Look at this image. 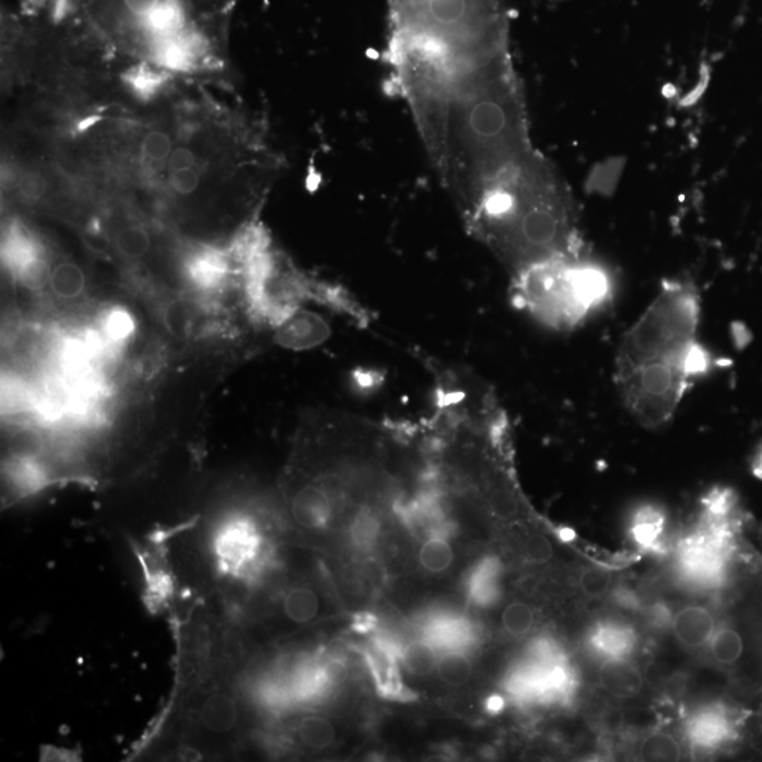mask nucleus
<instances>
[{"instance_id": "nucleus-7", "label": "nucleus", "mask_w": 762, "mask_h": 762, "mask_svg": "<svg viewBox=\"0 0 762 762\" xmlns=\"http://www.w3.org/2000/svg\"><path fill=\"white\" fill-rule=\"evenodd\" d=\"M198 723L207 733H232L239 723L236 699L222 690H212L198 708Z\"/></svg>"}, {"instance_id": "nucleus-15", "label": "nucleus", "mask_w": 762, "mask_h": 762, "mask_svg": "<svg viewBox=\"0 0 762 762\" xmlns=\"http://www.w3.org/2000/svg\"><path fill=\"white\" fill-rule=\"evenodd\" d=\"M298 737L304 746L313 749H323L333 744L336 731L328 719L306 716L298 724Z\"/></svg>"}, {"instance_id": "nucleus-24", "label": "nucleus", "mask_w": 762, "mask_h": 762, "mask_svg": "<svg viewBox=\"0 0 762 762\" xmlns=\"http://www.w3.org/2000/svg\"><path fill=\"white\" fill-rule=\"evenodd\" d=\"M380 523L376 516L367 508H361L351 526L352 538L361 545L373 543L379 535Z\"/></svg>"}, {"instance_id": "nucleus-3", "label": "nucleus", "mask_w": 762, "mask_h": 762, "mask_svg": "<svg viewBox=\"0 0 762 762\" xmlns=\"http://www.w3.org/2000/svg\"><path fill=\"white\" fill-rule=\"evenodd\" d=\"M606 272L584 256L558 260L511 281L513 301L538 323L574 331L609 301Z\"/></svg>"}, {"instance_id": "nucleus-30", "label": "nucleus", "mask_w": 762, "mask_h": 762, "mask_svg": "<svg viewBox=\"0 0 762 762\" xmlns=\"http://www.w3.org/2000/svg\"><path fill=\"white\" fill-rule=\"evenodd\" d=\"M159 60L171 70H186L189 64V50L186 45L171 43L159 50Z\"/></svg>"}, {"instance_id": "nucleus-11", "label": "nucleus", "mask_w": 762, "mask_h": 762, "mask_svg": "<svg viewBox=\"0 0 762 762\" xmlns=\"http://www.w3.org/2000/svg\"><path fill=\"white\" fill-rule=\"evenodd\" d=\"M665 517L654 508H642L632 521V534L637 545L645 551H655L662 538Z\"/></svg>"}, {"instance_id": "nucleus-27", "label": "nucleus", "mask_w": 762, "mask_h": 762, "mask_svg": "<svg viewBox=\"0 0 762 762\" xmlns=\"http://www.w3.org/2000/svg\"><path fill=\"white\" fill-rule=\"evenodd\" d=\"M524 554H526V561L530 564H543L552 558L554 548H552L551 543L545 535L534 534V535L526 538Z\"/></svg>"}, {"instance_id": "nucleus-8", "label": "nucleus", "mask_w": 762, "mask_h": 762, "mask_svg": "<svg viewBox=\"0 0 762 762\" xmlns=\"http://www.w3.org/2000/svg\"><path fill=\"white\" fill-rule=\"evenodd\" d=\"M599 683L617 699H632L641 692V672L627 658H609L599 670Z\"/></svg>"}, {"instance_id": "nucleus-29", "label": "nucleus", "mask_w": 762, "mask_h": 762, "mask_svg": "<svg viewBox=\"0 0 762 762\" xmlns=\"http://www.w3.org/2000/svg\"><path fill=\"white\" fill-rule=\"evenodd\" d=\"M133 331V321L125 311H113L106 316L105 332L113 341H123Z\"/></svg>"}, {"instance_id": "nucleus-33", "label": "nucleus", "mask_w": 762, "mask_h": 762, "mask_svg": "<svg viewBox=\"0 0 762 762\" xmlns=\"http://www.w3.org/2000/svg\"><path fill=\"white\" fill-rule=\"evenodd\" d=\"M195 163H197V157H195L194 151L189 150L187 147H178V149L173 150V153H171L169 159L171 171L191 169V167L195 166Z\"/></svg>"}, {"instance_id": "nucleus-37", "label": "nucleus", "mask_w": 762, "mask_h": 762, "mask_svg": "<svg viewBox=\"0 0 762 762\" xmlns=\"http://www.w3.org/2000/svg\"><path fill=\"white\" fill-rule=\"evenodd\" d=\"M561 536L562 538L566 539V541H571V539L574 538V534L572 533L571 530H564L561 533Z\"/></svg>"}, {"instance_id": "nucleus-20", "label": "nucleus", "mask_w": 762, "mask_h": 762, "mask_svg": "<svg viewBox=\"0 0 762 762\" xmlns=\"http://www.w3.org/2000/svg\"><path fill=\"white\" fill-rule=\"evenodd\" d=\"M640 756L644 761H678L680 747L670 734L652 733L642 741Z\"/></svg>"}, {"instance_id": "nucleus-6", "label": "nucleus", "mask_w": 762, "mask_h": 762, "mask_svg": "<svg viewBox=\"0 0 762 762\" xmlns=\"http://www.w3.org/2000/svg\"><path fill=\"white\" fill-rule=\"evenodd\" d=\"M686 733L693 747L710 751L733 740L736 731L733 720L723 709L708 708L690 719L686 724Z\"/></svg>"}, {"instance_id": "nucleus-21", "label": "nucleus", "mask_w": 762, "mask_h": 762, "mask_svg": "<svg viewBox=\"0 0 762 762\" xmlns=\"http://www.w3.org/2000/svg\"><path fill=\"white\" fill-rule=\"evenodd\" d=\"M116 249L123 257L141 259L150 250L151 240L149 233L140 227H123L116 235Z\"/></svg>"}, {"instance_id": "nucleus-23", "label": "nucleus", "mask_w": 762, "mask_h": 762, "mask_svg": "<svg viewBox=\"0 0 762 762\" xmlns=\"http://www.w3.org/2000/svg\"><path fill=\"white\" fill-rule=\"evenodd\" d=\"M503 627L508 634L524 635L533 629L535 622L533 609L523 602H513L504 609L501 616Z\"/></svg>"}, {"instance_id": "nucleus-34", "label": "nucleus", "mask_w": 762, "mask_h": 762, "mask_svg": "<svg viewBox=\"0 0 762 762\" xmlns=\"http://www.w3.org/2000/svg\"><path fill=\"white\" fill-rule=\"evenodd\" d=\"M167 326H169L174 333H181L188 326V313L186 310H181L178 304L171 306L167 311Z\"/></svg>"}, {"instance_id": "nucleus-5", "label": "nucleus", "mask_w": 762, "mask_h": 762, "mask_svg": "<svg viewBox=\"0 0 762 762\" xmlns=\"http://www.w3.org/2000/svg\"><path fill=\"white\" fill-rule=\"evenodd\" d=\"M291 516L305 530H321L333 514V504L325 486L306 483L301 486L290 501Z\"/></svg>"}, {"instance_id": "nucleus-31", "label": "nucleus", "mask_w": 762, "mask_h": 762, "mask_svg": "<svg viewBox=\"0 0 762 762\" xmlns=\"http://www.w3.org/2000/svg\"><path fill=\"white\" fill-rule=\"evenodd\" d=\"M198 171L191 167V169H177L171 174L169 184L173 187L174 191L178 192L179 195H191L192 192L197 191L199 187Z\"/></svg>"}, {"instance_id": "nucleus-17", "label": "nucleus", "mask_w": 762, "mask_h": 762, "mask_svg": "<svg viewBox=\"0 0 762 762\" xmlns=\"http://www.w3.org/2000/svg\"><path fill=\"white\" fill-rule=\"evenodd\" d=\"M439 657L431 644L414 642L405 648L402 654V665L410 675L425 678L437 670Z\"/></svg>"}, {"instance_id": "nucleus-10", "label": "nucleus", "mask_w": 762, "mask_h": 762, "mask_svg": "<svg viewBox=\"0 0 762 762\" xmlns=\"http://www.w3.org/2000/svg\"><path fill=\"white\" fill-rule=\"evenodd\" d=\"M637 635L627 624L617 622H602L589 635V645L602 657L627 658L634 650Z\"/></svg>"}, {"instance_id": "nucleus-36", "label": "nucleus", "mask_w": 762, "mask_h": 762, "mask_svg": "<svg viewBox=\"0 0 762 762\" xmlns=\"http://www.w3.org/2000/svg\"><path fill=\"white\" fill-rule=\"evenodd\" d=\"M487 708L490 711H500L501 709L504 708V700L498 696H495V698L488 699Z\"/></svg>"}, {"instance_id": "nucleus-13", "label": "nucleus", "mask_w": 762, "mask_h": 762, "mask_svg": "<svg viewBox=\"0 0 762 762\" xmlns=\"http://www.w3.org/2000/svg\"><path fill=\"white\" fill-rule=\"evenodd\" d=\"M48 287L52 288L53 294L60 300H75L85 290V275L73 263H60L53 268Z\"/></svg>"}, {"instance_id": "nucleus-9", "label": "nucleus", "mask_w": 762, "mask_h": 762, "mask_svg": "<svg viewBox=\"0 0 762 762\" xmlns=\"http://www.w3.org/2000/svg\"><path fill=\"white\" fill-rule=\"evenodd\" d=\"M672 630L683 645L698 648L710 642L716 632V622L705 607L688 606L673 617Z\"/></svg>"}, {"instance_id": "nucleus-1", "label": "nucleus", "mask_w": 762, "mask_h": 762, "mask_svg": "<svg viewBox=\"0 0 762 762\" xmlns=\"http://www.w3.org/2000/svg\"><path fill=\"white\" fill-rule=\"evenodd\" d=\"M383 61L473 237L523 229L559 201L528 138L504 0H387Z\"/></svg>"}, {"instance_id": "nucleus-22", "label": "nucleus", "mask_w": 762, "mask_h": 762, "mask_svg": "<svg viewBox=\"0 0 762 762\" xmlns=\"http://www.w3.org/2000/svg\"><path fill=\"white\" fill-rule=\"evenodd\" d=\"M52 273V267L48 265V263L35 255L17 267V277L20 283L30 291L44 290L47 285H50Z\"/></svg>"}, {"instance_id": "nucleus-12", "label": "nucleus", "mask_w": 762, "mask_h": 762, "mask_svg": "<svg viewBox=\"0 0 762 762\" xmlns=\"http://www.w3.org/2000/svg\"><path fill=\"white\" fill-rule=\"evenodd\" d=\"M283 610L290 622L306 624L319 612V597L310 587H294L285 594Z\"/></svg>"}, {"instance_id": "nucleus-18", "label": "nucleus", "mask_w": 762, "mask_h": 762, "mask_svg": "<svg viewBox=\"0 0 762 762\" xmlns=\"http://www.w3.org/2000/svg\"><path fill=\"white\" fill-rule=\"evenodd\" d=\"M440 680L453 688H459L470 680L472 665L459 651H449L439 657L437 667Z\"/></svg>"}, {"instance_id": "nucleus-14", "label": "nucleus", "mask_w": 762, "mask_h": 762, "mask_svg": "<svg viewBox=\"0 0 762 762\" xmlns=\"http://www.w3.org/2000/svg\"><path fill=\"white\" fill-rule=\"evenodd\" d=\"M498 574L500 564L496 559H485L473 572L470 577V596L477 603L487 604L497 594Z\"/></svg>"}, {"instance_id": "nucleus-25", "label": "nucleus", "mask_w": 762, "mask_h": 762, "mask_svg": "<svg viewBox=\"0 0 762 762\" xmlns=\"http://www.w3.org/2000/svg\"><path fill=\"white\" fill-rule=\"evenodd\" d=\"M141 153L150 161L159 163V161L169 159V156L173 153V141L169 139V134L164 133V131H150L143 139Z\"/></svg>"}, {"instance_id": "nucleus-35", "label": "nucleus", "mask_w": 762, "mask_h": 762, "mask_svg": "<svg viewBox=\"0 0 762 762\" xmlns=\"http://www.w3.org/2000/svg\"><path fill=\"white\" fill-rule=\"evenodd\" d=\"M125 4L136 14H150L157 7V0H125Z\"/></svg>"}, {"instance_id": "nucleus-32", "label": "nucleus", "mask_w": 762, "mask_h": 762, "mask_svg": "<svg viewBox=\"0 0 762 762\" xmlns=\"http://www.w3.org/2000/svg\"><path fill=\"white\" fill-rule=\"evenodd\" d=\"M130 83L131 87L138 91L139 93H141V95H151L154 90L161 83V81H159L156 73L141 68L138 72L131 73Z\"/></svg>"}, {"instance_id": "nucleus-28", "label": "nucleus", "mask_w": 762, "mask_h": 762, "mask_svg": "<svg viewBox=\"0 0 762 762\" xmlns=\"http://www.w3.org/2000/svg\"><path fill=\"white\" fill-rule=\"evenodd\" d=\"M48 189V182L40 171H27L19 181V192L27 201H40Z\"/></svg>"}, {"instance_id": "nucleus-38", "label": "nucleus", "mask_w": 762, "mask_h": 762, "mask_svg": "<svg viewBox=\"0 0 762 762\" xmlns=\"http://www.w3.org/2000/svg\"><path fill=\"white\" fill-rule=\"evenodd\" d=\"M756 473L758 476H762V457L759 458L758 460H757Z\"/></svg>"}, {"instance_id": "nucleus-4", "label": "nucleus", "mask_w": 762, "mask_h": 762, "mask_svg": "<svg viewBox=\"0 0 762 762\" xmlns=\"http://www.w3.org/2000/svg\"><path fill=\"white\" fill-rule=\"evenodd\" d=\"M705 518L698 531L680 544L678 569L686 581L700 587H715L723 582L731 554V528L728 517L733 511V496L728 491H713L703 500Z\"/></svg>"}, {"instance_id": "nucleus-19", "label": "nucleus", "mask_w": 762, "mask_h": 762, "mask_svg": "<svg viewBox=\"0 0 762 762\" xmlns=\"http://www.w3.org/2000/svg\"><path fill=\"white\" fill-rule=\"evenodd\" d=\"M711 655L723 665H733L743 655L744 642L733 629H721L710 640Z\"/></svg>"}, {"instance_id": "nucleus-26", "label": "nucleus", "mask_w": 762, "mask_h": 762, "mask_svg": "<svg viewBox=\"0 0 762 762\" xmlns=\"http://www.w3.org/2000/svg\"><path fill=\"white\" fill-rule=\"evenodd\" d=\"M612 586V574L603 568L584 569L581 576V589L590 599H600Z\"/></svg>"}, {"instance_id": "nucleus-16", "label": "nucleus", "mask_w": 762, "mask_h": 762, "mask_svg": "<svg viewBox=\"0 0 762 762\" xmlns=\"http://www.w3.org/2000/svg\"><path fill=\"white\" fill-rule=\"evenodd\" d=\"M455 554L452 546L444 536L435 535L422 544L420 551V562L425 571L431 574H442L452 566Z\"/></svg>"}, {"instance_id": "nucleus-2", "label": "nucleus", "mask_w": 762, "mask_h": 762, "mask_svg": "<svg viewBox=\"0 0 762 762\" xmlns=\"http://www.w3.org/2000/svg\"><path fill=\"white\" fill-rule=\"evenodd\" d=\"M699 323L696 285L688 280L667 281L622 336L614 381L625 410L642 427L668 424L686 392L708 371Z\"/></svg>"}]
</instances>
